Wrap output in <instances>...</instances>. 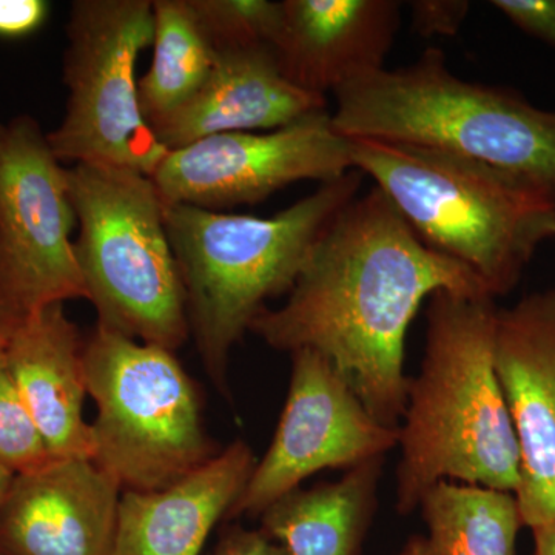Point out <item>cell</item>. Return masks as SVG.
I'll return each mask as SVG.
<instances>
[{"label": "cell", "mask_w": 555, "mask_h": 555, "mask_svg": "<svg viewBox=\"0 0 555 555\" xmlns=\"http://www.w3.org/2000/svg\"><path fill=\"white\" fill-rule=\"evenodd\" d=\"M3 124H0V129H2Z\"/></svg>", "instance_id": "obj_30"}, {"label": "cell", "mask_w": 555, "mask_h": 555, "mask_svg": "<svg viewBox=\"0 0 555 555\" xmlns=\"http://www.w3.org/2000/svg\"><path fill=\"white\" fill-rule=\"evenodd\" d=\"M363 178L360 170L347 171L269 218L166 204L190 335L219 392L229 389L233 347L268 299L291 292L318 238L357 198Z\"/></svg>", "instance_id": "obj_4"}, {"label": "cell", "mask_w": 555, "mask_h": 555, "mask_svg": "<svg viewBox=\"0 0 555 555\" xmlns=\"http://www.w3.org/2000/svg\"><path fill=\"white\" fill-rule=\"evenodd\" d=\"M495 371L520 454L521 524H555V287L499 310Z\"/></svg>", "instance_id": "obj_12"}, {"label": "cell", "mask_w": 555, "mask_h": 555, "mask_svg": "<svg viewBox=\"0 0 555 555\" xmlns=\"http://www.w3.org/2000/svg\"><path fill=\"white\" fill-rule=\"evenodd\" d=\"M326 96L298 89L281 75L273 50L232 51L218 53L206 86L152 131L160 145L178 150L215 134L281 129L326 112Z\"/></svg>", "instance_id": "obj_16"}, {"label": "cell", "mask_w": 555, "mask_h": 555, "mask_svg": "<svg viewBox=\"0 0 555 555\" xmlns=\"http://www.w3.org/2000/svg\"><path fill=\"white\" fill-rule=\"evenodd\" d=\"M11 374L53 459H91V425L83 343L65 306H47L22 318L7 341Z\"/></svg>", "instance_id": "obj_15"}, {"label": "cell", "mask_w": 555, "mask_h": 555, "mask_svg": "<svg viewBox=\"0 0 555 555\" xmlns=\"http://www.w3.org/2000/svg\"><path fill=\"white\" fill-rule=\"evenodd\" d=\"M494 297L437 292L427 308L426 352L409 379L397 509L411 514L440 481L516 494L520 454L495 371Z\"/></svg>", "instance_id": "obj_2"}, {"label": "cell", "mask_w": 555, "mask_h": 555, "mask_svg": "<svg viewBox=\"0 0 555 555\" xmlns=\"http://www.w3.org/2000/svg\"><path fill=\"white\" fill-rule=\"evenodd\" d=\"M441 291L491 295L473 270L425 246L374 188L339 211L310 251L286 305L261 310L250 332L283 352L320 353L369 414L398 427L406 409L409 326L423 301Z\"/></svg>", "instance_id": "obj_1"}, {"label": "cell", "mask_w": 555, "mask_h": 555, "mask_svg": "<svg viewBox=\"0 0 555 555\" xmlns=\"http://www.w3.org/2000/svg\"><path fill=\"white\" fill-rule=\"evenodd\" d=\"M332 126L346 139H379L454 153L555 190V112L520 93L459 78L427 49L335 93Z\"/></svg>", "instance_id": "obj_5"}, {"label": "cell", "mask_w": 555, "mask_h": 555, "mask_svg": "<svg viewBox=\"0 0 555 555\" xmlns=\"http://www.w3.org/2000/svg\"><path fill=\"white\" fill-rule=\"evenodd\" d=\"M353 169L400 211L425 246L473 270L492 297L513 291L555 238V190L441 150L349 139Z\"/></svg>", "instance_id": "obj_3"}, {"label": "cell", "mask_w": 555, "mask_h": 555, "mask_svg": "<svg viewBox=\"0 0 555 555\" xmlns=\"http://www.w3.org/2000/svg\"><path fill=\"white\" fill-rule=\"evenodd\" d=\"M83 366L96 406L91 460L122 491H159L217 454L195 385L171 350L96 326Z\"/></svg>", "instance_id": "obj_7"}, {"label": "cell", "mask_w": 555, "mask_h": 555, "mask_svg": "<svg viewBox=\"0 0 555 555\" xmlns=\"http://www.w3.org/2000/svg\"><path fill=\"white\" fill-rule=\"evenodd\" d=\"M426 534L401 555H514L521 517L516 495L481 486L440 481L423 495Z\"/></svg>", "instance_id": "obj_19"}, {"label": "cell", "mask_w": 555, "mask_h": 555, "mask_svg": "<svg viewBox=\"0 0 555 555\" xmlns=\"http://www.w3.org/2000/svg\"><path fill=\"white\" fill-rule=\"evenodd\" d=\"M0 555H2V554H0Z\"/></svg>", "instance_id": "obj_31"}, {"label": "cell", "mask_w": 555, "mask_h": 555, "mask_svg": "<svg viewBox=\"0 0 555 555\" xmlns=\"http://www.w3.org/2000/svg\"><path fill=\"white\" fill-rule=\"evenodd\" d=\"M412 27L423 38L455 36L470 11L467 0H414Z\"/></svg>", "instance_id": "obj_23"}, {"label": "cell", "mask_w": 555, "mask_h": 555, "mask_svg": "<svg viewBox=\"0 0 555 555\" xmlns=\"http://www.w3.org/2000/svg\"><path fill=\"white\" fill-rule=\"evenodd\" d=\"M353 169L349 139L327 112L264 133H224L169 150L152 173L167 206L222 211L254 206L299 181H335Z\"/></svg>", "instance_id": "obj_10"}, {"label": "cell", "mask_w": 555, "mask_h": 555, "mask_svg": "<svg viewBox=\"0 0 555 555\" xmlns=\"http://www.w3.org/2000/svg\"><path fill=\"white\" fill-rule=\"evenodd\" d=\"M122 492L91 459L17 474L0 509V554L116 555Z\"/></svg>", "instance_id": "obj_13"}, {"label": "cell", "mask_w": 555, "mask_h": 555, "mask_svg": "<svg viewBox=\"0 0 555 555\" xmlns=\"http://www.w3.org/2000/svg\"><path fill=\"white\" fill-rule=\"evenodd\" d=\"M383 456L335 483L295 489L261 514V531L287 555H358L377 506Z\"/></svg>", "instance_id": "obj_18"}, {"label": "cell", "mask_w": 555, "mask_h": 555, "mask_svg": "<svg viewBox=\"0 0 555 555\" xmlns=\"http://www.w3.org/2000/svg\"><path fill=\"white\" fill-rule=\"evenodd\" d=\"M22 317L17 310L0 297V346H5L14 328L21 323Z\"/></svg>", "instance_id": "obj_27"}, {"label": "cell", "mask_w": 555, "mask_h": 555, "mask_svg": "<svg viewBox=\"0 0 555 555\" xmlns=\"http://www.w3.org/2000/svg\"><path fill=\"white\" fill-rule=\"evenodd\" d=\"M491 5L526 35L555 49V0H494Z\"/></svg>", "instance_id": "obj_24"}, {"label": "cell", "mask_w": 555, "mask_h": 555, "mask_svg": "<svg viewBox=\"0 0 555 555\" xmlns=\"http://www.w3.org/2000/svg\"><path fill=\"white\" fill-rule=\"evenodd\" d=\"M217 53L273 50L283 22V2L192 0Z\"/></svg>", "instance_id": "obj_21"}, {"label": "cell", "mask_w": 555, "mask_h": 555, "mask_svg": "<svg viewBox=\"0 0 555 555\" xmlns=\"http://www.w3.org/2000/svg\"><path fill=\"white\" fill-rule=\"evenodd\" d=\"M535 542L534 555H555V524L532 529Z\"/></svg>", "instance_id": "obj_28"}, {"label": "cell", "mask_w": 555, "mask_h": 555, "mask_svg": "<svg viewBox=\"0 0 555 555\" xmlns=\"http://www.w3.org/2000/svg\"><path fill=\"white\" fill-rule=\"evenodd\" d=\"M400 444V427L382 425L334 366L313 350L292 353L286 406L272 443L229 517L261 516L318 470L356 467Z\"/></svg>", "instance_id": "obj_11"}, {"label": "cell", "mask_w": 555, "mask_h": 555, "mask_svg": "<svg viewBox=\"0 0 555 555\" xmlns=\"http://www.w3.org/2000/svg\"><path fill=\"white\" fill-rule=\"evenodd\" d=\"M153 0H76L69 9L65 116L47 133L61 163L152 177L167 150L142 115L137 62L153 43Z\"/></svg>", "instance_id": "obj_8"}, {"label": "cell", "mask_w": 555, "mask_h": 555, "mask_svg": "<svg viewBox=\"0 0 555 555\" xmlns=\"http://www.w3.org/2000/svg\"><path fill=\"white\" fill-rule=\"evenodd\" d=\"M153 16L152 67L138 82L150 129L199 93L218 60L192 0H153Z\"/></svg>", "instance_id": "obj_20"}, {"label": "cell", "mask_w": 555, "mask_h": 555, "mask_svg": "<svg viewBox=\"0 0 555 555\" xmlns=\"http://www.w3.org/2000/svg\"><path fill=\"white\" fill-rule=\"evenodd\" d=\"M14 476H16V474L11 473L9 467L0 465V509H2L3 502H5L7 495H9Z\"/></svg>", "instance_id": "obj_29"}, {"label": "cell", "mask_w": 555, "mask_h": 555, "mask_svg": "<svg viewBox=\"0 0 555 555\" xmlns=\"http://www.w3.org/2000/svg\"><path fill=\"white\" fill-rule=\"evenodd\" d=\"M255 466L254 451L238 440L167 488L124 491L116 555H199L211 529L243 494Z\"/></svg>", "instance_id": "obj_17"}, {"label": "cell", "mask_w": 555, "mask_h": 555, "mask_svg": "<svg viewBox=\"0 0 555 555\" xmlns=\"http://www.w3.org/2000/svg\"><path fill=\"white\" fill-rule=\"evenodd\" d=\"M396 0H284L273 53L281 75L326 96L385 68L400 28Z\"/></svg>", "instance_id": "obj_14"}, {"label": "cell", "mask_w": 555, "mask_h": 555, "mask_svg": "<svg viewBox=\"0 0 555 555\" xmlns=\"http://www.w3.org/2000/svg\"><path fill=\"white\" fill-rule=\"evenodd\" d=\"M78 228L68 169L38 120L16 116L0 129V297L30 315L87 299L75 254Z\"/></svg>", "instance_id": "obj_9"}, {"label": "cell", "mask_w": 555, "mask_h": 555, "mask_svg": "<svg viewBox=\"0 0 555 555\" xmlns=\"http://www.w3.org/2000/svg\"><path fill=\"white\" fill-rule=\"evenodd\" d=\"M51 459L11 374L5 347L0 346V465L17 476Z\"/></svg>", "instance_id": "obj_22"}, {"label": "cell", "mask_w": 555, "mask_h": 555, "mask_svg": "<svg viewBox=\"0 0 555 555\" xmlns=\"http://www.w3.org/2000/svg\"><path fill=\"white\" fill-rule=\"evenodd\" d=\"M210 555H287L262 531H248L244 528L230 529Z\"/></svg>", "instance_id": "obj_26"}, {"label": "cell", "mask_w": 555, "mask_h": 555, "mask_svg": "<svg viewBox=\"0 0 555 555\" xmlns=\"http://www.w3.org/2000/svg\"><path fill=\"white\" fill-rule=\"evenodd\" d=\"M68 185L78 219L76 259L98 326L175 352L190 337L188 301L166 203L152 178L75 164Z\"/></svg>", "instance_id": "obj_6"}, {"label": "cell", "mask_w": 555, "mask_h": 555, "mask_svg": "<svg viewBox=\"0 0 555 555\" xmlns=\"http://www.w3.org/2000/svg\"><path fill=\"white\" fill-rule=\"evenodd\" d=\"M50 3L43 0H0V38L22 39L46 24Z\"/></svg>", "instance_id": "obj_25"}]
</instances>
